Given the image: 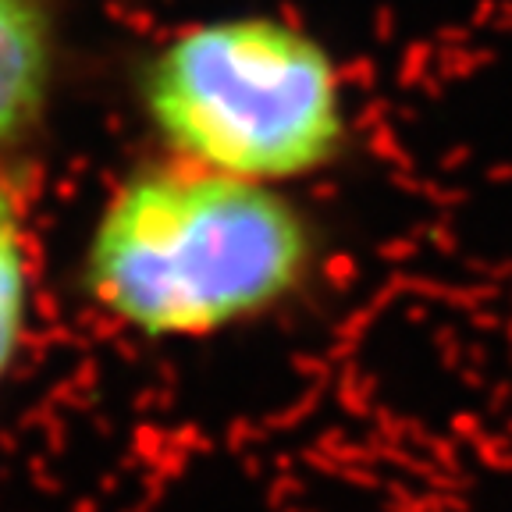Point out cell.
I'll list each match as a JSON object with an SVG mask.
<instances>
[{
    "instance_id": "6da1fadb",
    "label": "cell",
    "mask_w": 512,
    "mask_h": 512,
    "mask_svg": "<svg viewBox=\"0 0 512 512\" xmlns=\"http://www.w3.org/2000/svg\"><path fill=\"white\" fill-rule=\"evenodd\" d=\"M306 264V224L278 192L182 164L121 185L89 239L86 285L143 335L200 338L274 306Z\"/></svg>"
},
{
    "instance_id": "7a4b0ae2",
    "label": "cell",
    "mask_w": 512,
    "mask_h": 512,
    "mask_svg": "<svg viewBox=\"0 0 512 512\" xmlns=\"http://www.w3.org/2000/svg\"><path fill=\"white\" fill-rule=\"evenodd\" d=\"M143 96L189 164L260 185L328 164L345 136L328 50L264 15L178 32L146 68Z\"/></svg>"
},
{
    "instance_id": "3957f363",
    "label": "cell",
    "mask_w": 512,
    "mask_h": 512,
    "mask_svg": "<svg viewBox=\"0 0 512 512\" xmlns=\"http://www.w3.org/2000/svg\"><path fill=\"white\" fill-rule=\"evenodd\" d=\"M50 64V25L40 0H0V146L40 118Z\"/></svg>"
},
{
    "instance_id": "277c9868",
    "label": "cell",
    "mask_w": 512,
    "mask_h": 512,
    "mask_svg": "<svg viewBox=\"0 0 512 512\" xmlns=\"http://www.w3.org/2000/svg\"><path fill=\"white\" fill-rule=\"evenodd\" d=\"M29 303V256H25L22 221L11 192L0 185V377L8 374L25 328Z\"/></svg>"
}]
</instances>
